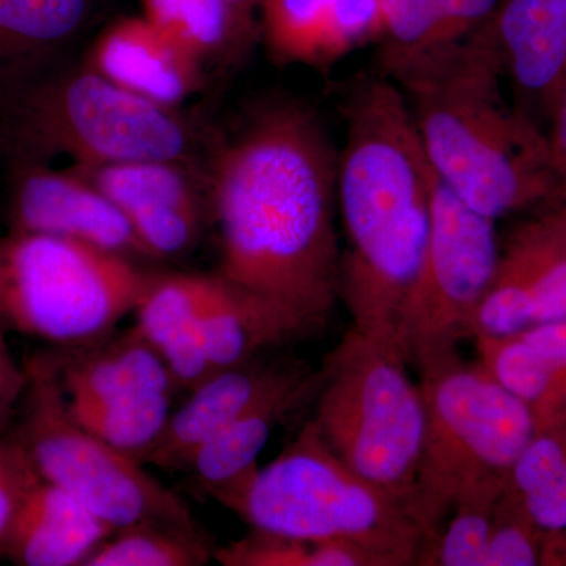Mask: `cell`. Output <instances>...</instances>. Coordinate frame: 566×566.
<instances>
[{"label": "cell", "mask_w": 566, "mask_h": 566, "mask_svg": "<svg viewBox=\"0 0 566 566\" xmlns=\"http://www.w3.org/2000/svg\"><path fill=\"white\" fill-rule=\"evenodd\" d=\"M55 378L70 403L178 390L163 354L137 329L115 327L70 348H52Z\"/></svg>", "instance_id": "16"}, {"label": "cell", "mask_w": 566, "mask_h": 566, "mask_svg": "<svg viewBox=\"0 0 566 566\" xmlns=\"http://www.w3.org/2000/svg\"><path fill=\"white\" fill-rule=\"evenodd\" d=\"M390 81L436 177L469 208L497 221L560 199L547 134L506 102L486 28Z\"/></svg>", "instance_id": "3"}, {"label": "cell", "mask_w": 566, "mask_h": 566, "mask_svg": "<svg viewBox=\"0 0 566 566\" xmlns=\"http://www.w3.org/2000/svg\"><path fill=\"white\" fill-rule=\"evenodd\" d=\"M84 63L123 91L170 109L191 98L203 82V63L147 18L114 22Z\"/></svg>", "instance_id": "15"}, {"label": "cell", "mask_w": 566, "mask_h": 566, "mask_svg": "<svg viewBox=\"0 0 566 566\" xmlns=\"http://www.w3.org/2000/svg\"><path fill=\"white\" fill-rule=\"evenodd\" d=\"M175 394H139L102 401L70 403L74 422L118 452L147 464L159 444L170 416Z\"/></svg>", "instance_id": "22"}, {"label": "cell", "mask_w": 566, "mask_h": 566, "mask_svg": "<svg viewBox=\"0 0 566 566\" xmlns=\"http://www.w3.org/2000/svg\"><path fill=\"white\" fill-rule=\"evenodd\" d=\"M0 136L14 158L65 155L73 164L159 159L196 166L200 142L178 109L123 91L85 63H20L3 71Z\"/></svg>", "instance_id": "4"}, {"label": "cell", "mask_w": 566, "mask_h": 566, "mask_svg": "<svg viewBox=\"0 0 566 566\" xmlns=\"http://www.w3.org/2000/svg\"><path fill=\"white\" fill-rule=\"evenodd\" d=\"M252 531L363 547L378 566L417 565L423 534L400 501L344 463L308 420L281 455L216 495Z\"/></svg>", "instance_id": "5"}, {"label": "cell", "mask_w": 566, "mask_h": 566, "mask_svg": "<svg viewBox=\"0 0 566 566\" xmlns=\"http://www.w3.org/2000/svg\"><path fill=\"white\" fill-rule=\"evenodd\" d=\"M560 197H566V180H564V182H562Z\"/></svg>", "instance_id": "41"}, {"label": "cell", "mask_w": 566, "mask_h": 566, "mask_svg": "<svg viewBox=\"0 0 566 566\" xmlns=\"http://www.w3.org/2000/svg\"><path fill=\"white\" fill-rule=\"evenodd\" d=\"M547 142H549L551 158H553L554 169L562 182L566 180V85L564 95L549 129H547Z\"/></svg>", "instance_id": "38"}, {"label": "cell", "mask_w": 566, "mask_h": 566, "mask_svg": "<svg viewBox=\"0 0 566 566\" xmlns=\"http://www.w3.org/2000/svg\"><path fill=\"white\" fill-rule=\"evenodd\" d=\"M28 390L10 428L41 479L74 495L114 531L161 524L200 528L189 506L145 469L74 422L50 354L25 360Z\"/></svg>", "instance_id": "9"}, {"label": "cell", "mask_w": 566, "mask_h": 566, "mask_svg": "<svg viewBox=\"0 0 566 566\" xmlns=\"http://www.w3.org/2000/svg\"><path fill=\"white\" fill-rule=\"evenodd\" d=\"M214 560L223 566H340L342 549L335 539L307 542L252 531L238 542L216 547Z\"/></svg>", "instance_id": "30"}, {"label": "cell", "mask_w": 566, "mask_h": 566, "mask_svg": "<svg viewBox=\"0 0 566 566\" xmlns=\"http://www.w3.org/2000/svg\"><path fill=\"white\" fill-rule=\"evenodd\" d=\"M318 386L319 370H312L212 436L186 469L191 472L196 486L214 499L244 479L259 465L260 453L275 427L294 409L315 398Z\"/></svg>", "instance_id": "19"}, {"label": "cell", "mask_w": 566, "mask_h": 566, "mask_svg": "<svg viewBox=\"0 0 566 566\" xmlns=\"http://www.w3.org/2000/svg\"><path fill=\"white\" fill-rule=\"evenodd\" d=\"M486 32L513 104L547 134L566 85V0H501Z\"/></svg>", "instance_id": "13"}, {"label": "cell", "mask_w": 566, "mask_h": 566, "mask_svg": "<svg viewBox=\"0 0 566 566\" xmlns=\"http://www.w3.org/2000/svg\"><path fill=\"white\" fill-rule=\"evenodd\" d=\"M450 43L439 0H381L376 44L379 70L387 80Z\"/></svg>", "instance_id": "24"}, {"label": "cell", "mask_w": 566, "mask_h": 566, "mask_svg": "<svg viewBox=\"0 0 566 566\" xmlns=\"http://www.w3.org/2000/svg\"><path fill=\"white\" fill-rule=\"evenodd\" d=\"M505 486V482H486L465 491L450 520L423 543L417 565L485 566L494 509Z\"/></svg>", "instance_id": "26"}, {"label": "cell", "mask_w": 566, "mask_h": 566, "mask_svg": "<svg viewBox=\"0 0 566 566\" xmlns=\"http://www.w3.org/2000/svg\"><path fill=\"white\" fill-rule=\"evenodd\" d=\"M558 202H560L562 210H564L565 222H566V197H560V199H558Z\"/></svg>", "instance_id": "40"}, {"label": "cell", "mask_w": 566, "mask_h": 566, "mask_svg": "<svg viewBox=\"0 0 566 566\" xmlns=\"http://www.w3.org/2000/svg\"><path fill=\"white\" fill-rule=\"evenodd\" d=\"M311 371L303 364L270 363L263 356L216 371L189 392L185 405L174 409L147 464L186 471L212 436Z\"/></svg>", "instance_id": "14"}, {"label": "cell", "mask_w": 566, "mask_h": 566, "mask_svg": "<svg viewBox=\"0 0 566 566\" xmlns=\"http://www.w3.org/2000/svg\"><path fill=\"white\" fill-rule=\"evenodd\" d=\"M200 329L214 374L315 333L311 324L282 305L216 273L211 274Z\"/></svg>", "instance_id": "18"}, {"label": "cell", "mask_w": 566, "mask_h": 566, "mask_svg": "<svg viewBox=\"0 0 566 566\" xmlns=\"http://www.w3.org/2000/svg\"><path fill=\"white\" fill-rule=\"evenodd\" d=\"M337 211L346 248L338 297L353 327L397 344L401 308L422 266L433 170L403 93L386 76L354 81L344 99Z\"/></svg>", "instance_id": "2"}, {"label": "cell", "mask_w": 566, "mask_h": 566, "mask_svg": "<svg viewBox=\"0 0 566 566\" xmlns=\"http://www.w3.org/2000/svg\"><path fill=\"white\" fill-rule=\"evenodd\" d=\"M499 255L495 221L461 202L433 172L430 241L397 326V345L409 365L444 359L474 335Z\"/></svg>", "instance_id": "10"}, {"label": "cell", "mask_w": 566, "mask_h": 566, "mask_svg": "<svg viewBox=\"0 0 566 566\" xmlns=\"http://www.w3.org/2000/svg\"><path fill=\"white\" fill-rule=\"evenodd\" d=\"M70 169L125 212L156 262L186 255L199 243L210 219L205 170L159 159L71 164Z\"/></svg>", "instance_id": "11"}, {"label": "cell", "mask_w": 566, "mask_h": 566, "mask_svg": "<svg viewBox=\"0 0 566 566\" xmlns=\"http://www.w3.org/2000/svg\"><path fill=\"white\" fill-rule=\"evenodd\" d=\"M381 0H331L326 63L378 40Z\"/></svg>", "instance_id": "32"}, {"label": "cell", "mask_w": 566, "mask_h": 566, "mask_svg": "<svg viewBox=\"0 0 566 566\" xmlns=\"http://www.w3.org/2000/svg\"><path fill=\"white\" fill-rule=\"evenodd\" d=\"M331 0H262V29L271 54L283 63H326Z\"/></svg>", "instance_id": "28"}, {"label": "cell", "mask_w": 566, "mask_h": 566, "mask_svg": "<svg viewBox=\"0 0 566 566\" xmlns=\"http://www.w3.org/2000/svg\"><path fill=\"white\" fill-rule=\"evenodd\" d=\"M400 346L349 327L319 368L314 422L335 455L405 505L422 453L424 401Z\"/></svg>", "instance_id": "8"}, {"label": "cell", "mask_w": 566, "mask_h": 566, "mask_svg": "<svg viewBox=\"0 0 566 566\" xmlns=\"http://www.w3.org/2000/svg\"><path fill=\"white\" fill-rule=\"evenodd\" d=\"M337 159L301 104L264 106L207 166L226 281L322 327L338 297Z\"/></svg>", "instance_id": "1"}, {"label": "cell", "mask_w": 566, "mask_h": 566, "mask_svg": "<svg viewBox=\"0 0 566 566\" xmlns=\"http://www.w3.org/2000/svg\"><path fill=\"white\" fill-rule=\"evenodd\" d=\"M424 401V434L406 512L423 543L476 485L505 482L538 424L534 412L479 363L458 353L417 368Z\"/></svg>", "instance_id": "6"}, {"label": "cell", "mask_w": 566, "mask_h": 566, "mask_svg": "<svg viewBox=\"0 0 566 566\" xmlns=\"http://www.w3.org/2000/svg\"><path fill=\"white\" fill-rule=\"evenodd\" d=\"M517 499V497H516ZM528 520L539 531L560 532L566 528V468L546 486L517 499Z\"/></svg>", "instance_id": "35"}, {"label": "cell", "mask_w": 566, "mask_h": 566, "mask_svg": "<svg viewBox=\"0 0 566 566\" xmlns=\"http://www.w3.org/2000/svg\"><path fill=\"white\" fill-rule=\"evenodd\" d=\"M114 527L54 483L41 479L24 499L0 551L18 566H87Z\"/></svg>", "instance_id": "17"}, {"label": "cell", "mask_w": 566, "mask_h": 566, "mask_svg": "<svg viewBox=\"0 0 566 566\" xmlns=\"http://www.w3.org/2000/svg\"><path fill=\"white\" fill-rule=\"evenodd\" d=\"M243 20L252 22V11L260 7L262 0H227Z\"/></svg>", "instance_id": "39"}, {"label": "cell", "mask_w": 566, "mask_h": 566, "mask_svg": "<svg viewBox=\"0 0 566 566\" xmlns=\"http://www.w3.org/2000/svg\"><path fill=\"white\" fill-rule=\"evenodd\" d=\"M28 385V368L24 363H18L9 334L0 327V434L7 433L17 419Z\"/></svg>", "instance_id": "34"}, {"label": "cell", "mask_w": 566, "mask_h": 566, "mask_svg": "<svg viewBox=\"0 0 566 566\" xmlns=\"http://www.w3.org/2000/svg\"><path fill=\"white\" fill-rule=\"evenodd\" d=\"M479 364L534 412L538 430L566 420V375L523 335L474 337Z\"/></svg>", "instance_id": "21"}, {"label": "cell", "mask_w": 566, "mask_h": 566, "mask_svg": "<svg viewBox=\"0 0 566 566\" xmlns=\"http://www.w3.org/2000/svg\"><path fill=\"white\" fill-rule=\"evenodd\" d=\"M87 10L88 0H0V39L28 54L70 39Z\"/></svg>", "instance_id": "29"}, {"label": "cell", "mask_w": 566, "mask_h": 566, "mask_svg": "<svg viewBox=\"0 0 566 566\" xmlns=\"http://www.w3.org/2000/svg\"><path fill=\"white\" fill-rule=\"evenodd\" d=\"M40 480L21 439L11 430L0 434V551L18 510Z\"/></svg>", "instance_id": "33"}, {"label": "cell", "mask_w": 566, "mask_h": 566, "mask_svg": "<svg viewBox=\"0 0 566 566\" xmlns=\"http://www.w3.org/2000/svg\"><path fill=\"white\" fill-rule=\"evenodd\" d=\"M535 526L515 495L504 490L494 509L493 528L485 566H532L538 564Z\"/></svg>", "instance_id": "31"}, {"label": "cell", "mask_w": 566, "mask_h": 566, "mask_svg": "<svg viewBox=\"0 0 566 566\" xmlns=\"http://www.w3.org/2000/svg\"><path fill=\"white\" fill-rule=\"evenodd\" d=\"M521 335L558 371L566 375V319L535 324Z\"/></svg>", "instance_id": "37"}, {"label": "cell", "mask_w": 566, "mask_h": 566, "mask_svg": "<svg viewBox=\"0 0 566 566\" xmlns=\"http://www.w3.org/2000/svg\"><path fill=\"white\" fill-rule=\"evenodd\" d=\"M144 18L202 63L240 46L252 29L227 0H144Z\"/></svg>", "instance_id": "23"}, {"label": "cell", "mask_w": 566, "mask_h": 566, "mask_svg": "<svg viewBox=\"0 0 566 566\" xmlns=\"http://www.w3.org/2000/svg\"><path fill=\"white\" fill-rule=\"evenodd\" d=\"M214 551L202 528L140 524L114 531L87 566H203Z\"/></svg>", "instance_id": "25"}, {"label": "cell", "mask_w": 566, "mask_h": 566, "mask_svg": "<svg viewBox=\"0 0 566 566\" xmlns=\"http://www.w3.org/2000/svg\"><path fill=\"white\" fill-rule=\"evenodd\" d=\"M495 273L531 296L535 324L566 319V222L562 207L521 226L501 251Z\"/></svg>", "instance_id": "20"}, {"label": "cell", "mask_w": 566, "mask_h": 566, "mask_svg": "<svg viewBox=\"0 0 566 566\" xmlns=\"http://www.w3.org/2000/svg\"><path fill=\"white\" fill-rule=\"evenodd\" d=\"M10 230L52 234L136 260L156 262L132 222L112 200L74 170H54L36 159L14 158Z\"/></svg>", "instance_id": "12"}, {"label": "cell", "mask_w": 566, "mask_h": 566, "mask_svg": "<svg viewBox=\"0 0 566 566\" xmlns=\"http://www.w3.org/2000/svg\"><path fill=\"white\" fill-rule=\"evenodd\" d=\"M159 271L52 234L0 237V327L70 348L111 333L134 314Z\"/></svg>", "instance_id": "7"}, {"label": "cell", "mask_w": 566, "mask_h": 566, "mask_svg": "<svg viewBox=\"0 0 566 566\" xmlns=\"http://www.w3.org/2000/svg\"><path fill=\"white\" fill-rule=\"evenodd\" d=\"M501 0H439L447 35L452 43L485 29Z\"/></svg>", "instance_id": "36"}, {"label": "cell", "mask_w": 566, "mask_h": 566, "mask_svg": "<svg viewBox=\"0 0 566 566\" xmlns=\"http://www.w3.org/2000/svg\"><path fill=\"white\" fill-rule=\"evenodd\" d=\"M210 289L211 274L159 271L134 312L137 329L163 353L199 323Z\"/></svg>", "instance_id": "27"}]
</instances>
